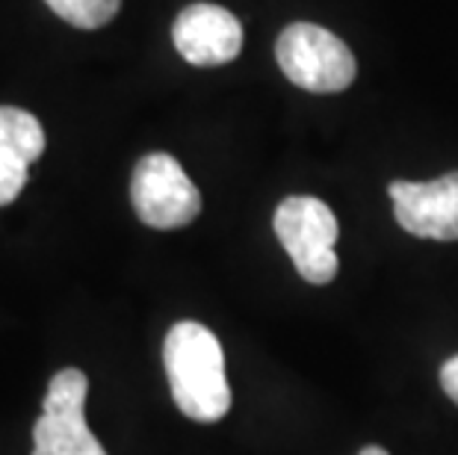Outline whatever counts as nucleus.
<instances>
[{
	"label": "nucleus",
	"mask_w": 458,
	"mask_h": 455,
	"mask_svg": "<svg viewBox=\"0 0 458 455\" xmlns=\"http://www.w3.org/2000/svg\"><path fill=\"white\" fill-rule=\"evenodd\" d=\"M163 364L174 405L196 423H219L231 411L225 352L208 325L174 323L163 343Z\"/></svg>",
	"instance_id": "1"
},
{
	"label": "nucleus",
	"mask_w": 458,
	"mask_h": 455,
	"mask_svg": "<svg viewBox=\"0 0 458 455\" xmlns=\"http://www.w3.org/2000/svg\"><path fill=\"white\" fill-rule=\"evenodd\" d=\"M278 243L293 260L296 273L308 284H328L337 275V251L340 237L337 219L323 198L314 196H290L278 205L272 219Z\"/></svg>",
	"instance_id": "2"
},
{
	"label": "nucleus",
	"mask_w": 458,
	"mask_h": 455,
	"mask_svg": "<svg viewBox=\"0 0 458 455\" xmlns=\"http://www.w3.org/2000/svg\"><path fill=\"white\" fill-rule=\"evenodd\" d=\"M276 60L290 83L317 95L344 92L355 80L358 69L346 42H340L326 27L308 21L290 24L278 36Z\"/></svg>",
	"instance_id": "3"
},
{
	"label": "nucleus",
	"mask_w": 458,
	"mask_h": 455,
	"mask_svg": "<svg viewBox=\"0 0 458 455\" xmlns=\"http://www.w3.org/2000/svg\"><path fill=\"white\" fill-rule=\"evenodd\" d=\"M86 393L89 379L77 367L54 375L33 426V455H106L86 423Z\"/></svg>",
	"instance_id": "4"
},
{
	"label": "nucleus",
	"mask_w": 458,
	"mask_h": 455,
	"mask_svg": "<svg viewBox=\"0 0 458 455\" xmlns=\"http://www.w3.org/2000/svg\"><path fill=\"white\" fill-rule=\"evenodd\" d=\"M133 210L148 228L172 231L201 213V192L172 154H145L131 178Z\"/></svg>",
	"instance_id": "5"
},
{
	"label": "nucleus",
	"mask_w": 458,
	"mask_h": 455,
	"mask_svg": "<svg viewBox=\"0 0 458 455\" xmlns=\"http://www.w3.org/2000/svg\"><path fill=\"white\" fill-rule=\"evenodd\" d=\"M387 196L394 198L396 222L411 237L441 243L458 240V172H446L426 183L394 181Z\"/></svg>",
	"instance_id": "6"
},
{
	"label": "nucleus",
	"mask_w": 458,
	"mask_h": 455,
	"mask_svg": "<svg viewBox=\"0 0 458 455\" xmlns=\"http://www.w3.org/2000/svg\"><path fill=\"white\" fill-rule=\"evenodd\" d=\"M172 38L178 54L190 65L213 69L225 65L242 47V27L225 6L216 4H192L174 18Z\"/></svg>",
	"instance_id": "7"
},
{
	"label": "nucleus",
	"mask_w": 458,
	"mask_h": 455,
	"mask_svg": "<svg viewBox=\"0 0 458 455\" xmlns=\"http://www.w3.org/2000/svg\"><path fill=\"white\" fill-rule=\"evenodd\" d=\"M45 151V131L33 113L0 106V207L21 196L27 172Z\"/></svg>",
	"instance_id": "8"
},
{
	"label": "nucleus",
	"mask_w": 458,
	"mask_h": 455,
	"mask_svg": "<svg viewBox=\"0 0 458 455\" xmlns=\"http://www.w3.org/2000/svg\"><path fill=\"white\" fill-rule=\"evenodd\" d=\"M56 15L81 30H98L119 15L122 0H45Z\"/></svg>",
	"instance_id": "9"
},
{
	"label": "nucleus",
	"mask_w": 458,
	"mask_h": 455,
	"mask_svg": "<svg viewBox=\"0 0 458 455\" xmlns=\"http://www.w3.org/2000/svg\"><path fill=\"white\" fill-rule=\"evenodd\" d=\"M441 387H444V393L458 405V355L441 367Z\"/></svg>",
	"instance_id": "10"
},
{
	"label": "nucleus",
	"mask_w": 458,
	"mask_h": 455,
	"mask_svg": "<svg viewBox=\"0 0 458 455\" xmlns=\"http://www.w3.org/2000/svg\"><path fill=\"white\" fill-rule=\"evenodd\" d=\"M358 455H391L387 450H382V447H364Z\"/></svg>",
	"instance_id": "11"
}]
</instances>
